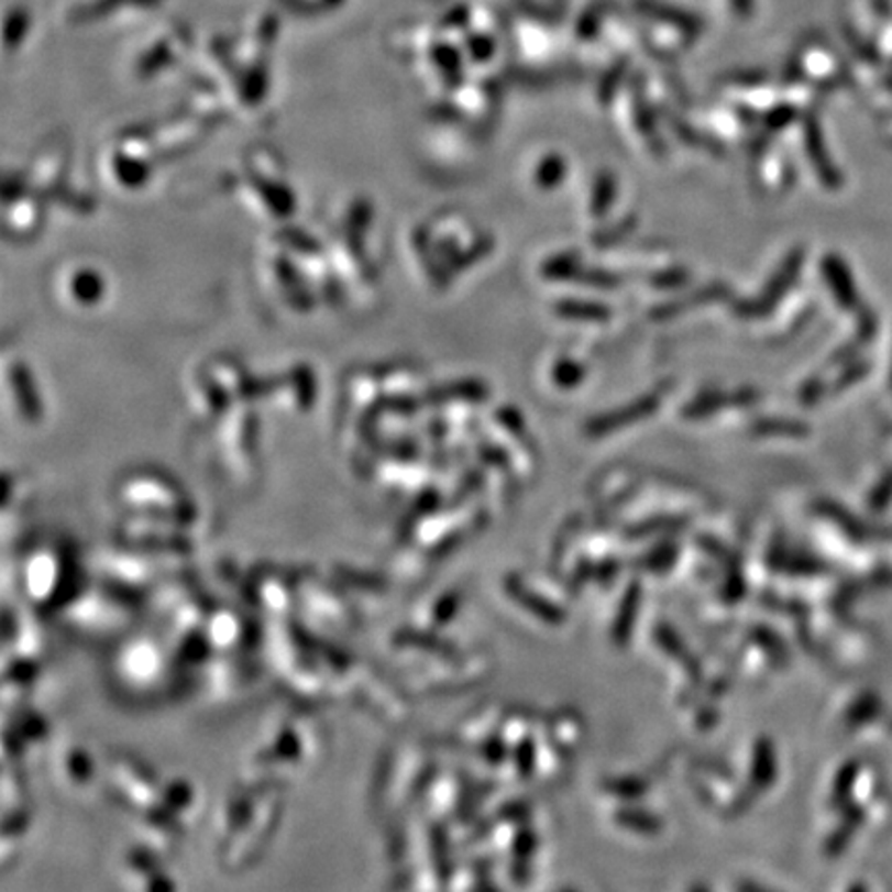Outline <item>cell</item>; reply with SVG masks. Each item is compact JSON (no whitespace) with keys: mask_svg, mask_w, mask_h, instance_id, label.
Returning a JSON list of instances; mask_svg holds the SVG:
<instances>
[{"mask_svg":"<svg viewBox=\"0 0 892 892\" xmlns=\"http://www.w3.org/2000/svg\"><path fill=\"white\" fill-rule=\"evenodd\" d=\"M162 808H166L169 816L178 825L195 823L197 812L201 810V800L195 785L186 779H169L162 785Z\"/></svg>","mask_w":892,"mask_h":892,"instance_id":"obj_12","label":"cell"},{"mask_svg":"<svg viewBox=\"0 0 892 892\" xmlns=\"http://www.w3.org/2000/svg\"><path fill=\"white\" fill-rule=\"evenodd\" d=\"M54 773L67 790H85L93 779V762L87 750L65 741L54 755Z\"/></svg>","mask_w":892,"mask_h":892,"instance_id":"obj_10","label":"cell"},{"mask_svg":"<svg viewBox=\"0 0 892 892\" xmlns=\"http://www.w3.org/2000/svg\"><path fill=\"white\" fill-rule=\"evenodd\" d=\"M256 682V670L242 659H218L209 665L205 689L216 703H228L242 692H251Z\"/></svg>","mask_w":892,"mask_h":892,"instance_id":"obj_8","label":"cell"},{"mask_svg":"<svg viewBox=\"0 0 892 892\" xmlns=\"http://www.w3.org/2000/svg\"><path fill=\"white\" fill-rule=\"evenodd\" d=\"M205 639L209 649L219 653H236L249 639V624L242 614L230 607H219L207 614Z\"/></svg>","mask_w":892,"mask_h":892,"instance_id":"obj_9","label":"cell"},{"mask_svg":"<svg viewBox=\"0 0 892 892\" xmlns=\"http://www.w3.org/2000/svg\"><path fill=\"white\" fill-rule=\"evenodd\" d=\"M279 818V800L275 793L254 797L253 806L236 830L221 843L219 858L228 870H242L253 861L269 839Z\"/></svg>","mask_w":892,"mask_h":892,"instance_id":"obj_4","label":"cell"},{"mask_svg":"<svg viewBox=\"0 0 892 892\" xmlns=\"http://www.w3.org/2000/svg\"><path fill=\"white\" fill-rule=\"evenodd\" d=\"M296 587H291L284 576L267 573L254 579V595L273 614H286L296 604Z\"/></svg>","mask_w":892,"mask_h":892,"instance_id":"obj_13","label":"cell"},{"mask_svg":"<svg viewBox=\"0 0 892 892\" xmlns=\"http://www.w3.org/2000/svg\"><path fill=\"white\" fill-rule=\"evenodd\" d=\"M614 195H616V183H614V178H612L609 174H602L599 180H597V185L593 188V202H591L593 213H595V216H604L607 209H609V205L614 202Z\"/></svg>","mask_w":892,"mask_h":892,"instance_id":"obj_16","label":"cell"},{"mask_svg":"<svg viewBox=\"0 0 892 892\" xmlns=\"http://www.w3.org/2000/svg\"><path fill=\"white\" fill-rule=\"evenodd\" d=\"M555 312L564 319L573 320H607L609 319V310L604 304L593 302H560L555 306Z\"/></svg>","mask_w":892,"mask_h":892,"instance_id":"obj_15","label":"cell"},{"mask_svg":"<svg viewBox=\"0 0 892 892\" xmlns=\"http://www.w3.org/2000/svg\"><path fill=\"white\" fill-rule=\"evenodd\" d=\"M583 378V368L574 362H560L555 366L554 381L560 387H574Z\"/></svg>","mask_w":892,"mask_h":892,"instance_id":"obj_19","label":"cell"},{"mask_svg":"<svg viewBox=\"0 0 892 892\" xmlns=\"http://www.w3.org/2000/svg\"><path fill=\"white\" fill-rule=\"evenodd\" d=\"M657 405H659V399L656 395H647L628 407H623L609 416H602V418L591 421L590 432L599 437V434L612 432L614 428H620L624 423H632L640 418H647V416H651V411H656Z\"/></svg>","mask_w":892,"mask_h":892,"instance_id":"obj_14","label":"cell"},{"mask_svg":"<svg viewBox=\"0 0 892 892\" xmlns=\"http://www.w3.org/2000/svg\"><path fill=\"white\" fill-rule=\"evenodd\" d=\"M172 657L152 635H135L120 642L110 657V675L120 692L135 698H150L164 691L172 678Z\"/></svg>","mask_w":892,"mask_h":892,"instance_id":"obj_1","label":"cell"},{"mask_svg":"<svg viewBox=\"0 0 892 892\" xmlns=\"http://www.w3.org/2000/svg\"><path fill=\"white\" fill-rule=\"evenodd\" d=\"M564 162L560 159V157H550L548 162H543L541 164V168L538 172V183L539 186H546V188H552V186L558 185L560 183V178L564 176Z\"/></svg>","mask_w":892,"mask_h":892,"instance_id":"obj_18","label":"cell"},{"mask_svg":"<svg viewBox=\"0 0 892 892\" xmlns=\"http://www.w3.org/2000/svg\"><path fill=\"white\" fill-rule=\"evenodd\" d=\"M65 623L87 637H108L131 623V607L108 591L85 590L68 602Z\"/></svg>","mask_w":892,"mask_h":892,"instance_id":"obj_5","label":"cell"},{"mask_svg":"<svg viewBox=\"0 0 892 892\" xmlns=\"http://www.w3.org/2000/svg\"><path fill=\"white\" fill-rule=\"evenodd\" d=\"M110 785L120 804L139 814L162 808V788L136 760L114 758L110 767Z\"/></svg>","mask_w":892,"mask_h":892,"instance_id":"obj_6","label":"cell"},{"mask_svg":"<svg viewBox=\"0 0 892 892\" xmlns=\"http://www.w3.org/2000/svg\"><path fill=\"white\" fill-rule=\"evenodd\" d=\"M581 271V265L574 256H555L550 263H546L543 275L550 279H574L576 273Z\"/></svg>","mask_w":892,"mask_h":892,"instance_id":"obj_17","label":"cell"},{"mask_svg":"<svg viewBox=\"0 0 892 892\" xmlns=\"http://www.w3.org/2000/svg\"><path fill=\"white\" fill-rule=\"evenodd\" d=\"M119 500L129 515L135 517H157V519H176V521L199 525V515L190 503L185 500V492L162 482L159 477H131L122 484Z\"/></svg>","mask_w":892,"mask_h":892,"instance_id":"obj_3","label":"cell"},{"mask_svg":"<svg viewBox=\"0 0 892 892\" xmlns=\"http://www.w3.org/2000/svg\"><path fill=\"white\" fill-rule=\"evenodd\" d=\"M73 566L67 548L56 543H37L21 562L19 587L35 607H51L67 599Z\"/></svg>","mask_w":892,"mask_h":892,"instance_id":"obj_2","label":"cell"},{"mask_svg":"<svg viewBox=\"0 0 892 892\" xmlns=\"http://www.w3.org/2000/svg\"><path fill=\"white\" fill-rule=\"evenodd\" d=\"M304 612L317 624H331V630L345 632L352 628V614L338 591L322 585L315 576H300L296 581V607Z\"/></svg>","mask_w":892,"mask_h":892,"instance_id":"obj_7","label":"cell"},{"mask_svg":"<svg viewBox=\"0 0 892 892\" xmlns=\"http://www.w3.org/2000/svg\"><path fill=\"white\" fill-rule=\"evenodd\" d=\"M802 265V253L795 251L790 254V258L781 265L779 273H774L773 279L769 282L767 289L762 291V296H758L755 302H744L736 308V312L746 319H758V317H767L774 308V304L781 300V296L788 291V287L792 286L797 271Z\"/></svg>","mask_w":892,"mask_h":892,"instance_id":"obj_11","label":"cell"}]
</instances>
